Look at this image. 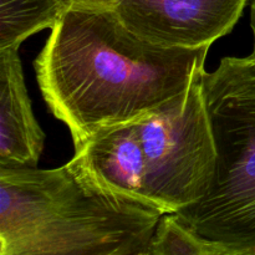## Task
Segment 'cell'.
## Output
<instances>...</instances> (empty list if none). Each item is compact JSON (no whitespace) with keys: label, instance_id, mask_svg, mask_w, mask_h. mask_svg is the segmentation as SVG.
<instances>
[{"label":"cell","instance_id":"4","mask_svg":"<svg viewBox=\"0 0 255 255\" xmlns=\"http://www.w3.org/2000/svg\"><path fill=\"white\" fill-rule=\"evenodd\" d=\"M203 94L216 146L208 192L177 212L207 239L255 253V66L251 57H224L203 74Z\"/></svg>","mask_w":255,"mask_h":255},{"label":"cell","instance_id":"10","mask_svg":"<svg viewBox=\"0 0 255 255\" xmlns=\"http://www.w3.org/2000/svg\"><path fill=\"white\" fill-rule=\"evenodd\" d=\"M138 255H149L148 252H146V253H142V254H138Z\"/></svg>","mask_w":255,"mask_h":255},{"label":"cell","instance_id":"2","mask_svg":"<svg viewBox=\"0 0 255 255\" xmlns=\"http://www.w3.org/2000/svg\"><path fill=\"white\" fill-rule=\"evenodd\" d=\"M163 216L74 158L55 169L0 167V255H138Z\"/></svg>","mask_w":255,"mask_h":255},{"label":"cell","instance_id":"5","mask_svg":"<svg viewBox=\"0 0 255 255\" xmlns=\"http://www.w3.org/2000/svg\"><path fill=\"white\" fill-rule=\"evenodd\" d=\"M114 10L138 36L163 46L211 47L233 30L249 0H61Z\"/></svg>","mask_w":255,"mask_h":255},{"label":"cell","instance_id":"8","mask_svg":"<svg viewBox=\"0 0 255 255\" xmlns=\"http://www.w3.org/2000/svg\"><path fill=\"white\" fill-rule=\"evenodd\" d=\"M149 255H255L253 252L207 239L184 226L173 214H164L148 249Z\"/></svg>","mask_w":255,"mask_h":255},{"label":"cell","instance_id":"3","mask_svg":"<svg viewBox=\"0 0 255 255\" xmlns=\"http://www.w3.org/2000/svg\"><path fill=\"white\" fill-rule=\"evenodd\" d=\"M74 159L101 186L163 214L198 202L216 172L203 75L161 110L100 131Z\"/></svg>","mask_w":255,"mask_h":255},{"label":"cell","instance_id":"6","mask_svg":"<svg viewBox=\"0 0 255 255\" xmlns=\"http://www.w3.org/2000/svg\"><path fill=\"white\" fill-rule=\"evenodd\" d=\"M45 134L31 109L19 49L0 51V167L37 168Z\"/></svg>","mask_w":255,"mask_h":255},{"label":"cell","instance_id":"9","mask_svg":"<svg viewBox=\"0 0 255 255\" xmlns=\"http://www.w3.org/2000/svg\"><path fill=\"white\" fill-rule=\"evenodd\" d=\"M251 26H252V31H253L254 46H253V52H252V55L249 57H251L255 66V0L253 1V4H252V7H251Z\"/></svg>","mask_w":255,"mask_h":255},{"label":"cell","instance_id":"7","mask_svg":"<svg viewBox=\"0 0 255 255\" xmlns=\"http://www.w3.org/2000/svg\"><path fill=\"white\" fill-rule=\"evenodd\" d=\"M66 9L61 0H0V51L19 49L31 35L52 29Z\"/></svg>","mask_w":255,"mask_h":255},{"label":"cell","instance_id":"1","mask_svg":"<svg viewBox=\"0 0 255 255\" xmlns=\"http://www.w3.org/2000/svg\"><path fill=\"white\" fill-rule=\"evenodd\" d=\"M209 47L163 46L132 32L112 9L72 4L35 60L47 106L75 149L100 131L161 110L203 75Z\"/></svg>","mask_w":255,"mask_h":255}]
</instances>
